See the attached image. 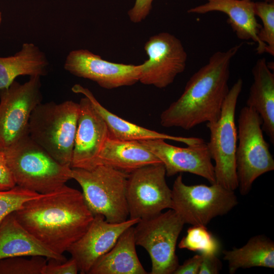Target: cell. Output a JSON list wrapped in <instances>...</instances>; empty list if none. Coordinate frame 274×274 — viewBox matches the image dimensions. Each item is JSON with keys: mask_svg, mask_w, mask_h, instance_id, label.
I'll return each mask as SVG.
<instances>
[{"mask_svg": "<svg viewBox=\"0 0 274 274\" xmlns=\"http://www.w3.org/2000/svg\"><path fill=\"white\" fill-rule=\"evenodd\" d=\"M265 1L271 2H273V0H265Z\"/></svg>", "mask_w": 274, "mask_h": 274, "instance_id": "d590c367", "label": "cell"}, {"mask_svg": "<svg viewBox=\"0 0 274 274\" xmlns=\"http://www.w3.org/2000/svg\"><path fill=\"white\" fill-rule=\"evenodd\" d=\"M13 213L38 241L60 255L85 232L94 216L82 193L66 185L25 202Z\"/></svg>", "mask_w": 274, "mask_h": 274, "instance_id": "6da1fadb", "label": "cell"}, {"mask_svg": "<svg viewBox=\"0 0 274 274\" xmlns=\"http://www.w3.org/2000/svg\"><path fill=\"white\" fill-rule=\"evenodd\" d=\"M41 256L60 261L66 260L42 244L18 221L14 213L0 223V259L16 256Z\"/></svg>", "mask_w": 274, "mask_h": 274, "instance_id": "d6986e66", "label": "cell"}, {"mask_svg": "<svg viewBox=\"0 0 274 274\" xmlns=\"http://www.w3.org/2000/svg\"><path fill=\"white\" fill-rule=\"evenodd\" d=\"M144 50L148 58L141 64L139 79L144 85L166 88L186 68L187 52L181 41L170 33L151 36L145 44Z\"/></svg>", "mask_w": 274, "mask_h": 274, "instance_id": "7c38bea8", "label": "cell"}, {"mask_svg": "<svg viewBox=\"0 0 274 274\" xmlns=\"http://www.w3.org/2000/svg\"><path fill=\"white\" fill-rule=\"evenodd\" d=\"M153 0H135L133 6L128 11L130 20L138 23L145 20L150 14Z\"/></svg>", "mask_w": 274, "mask_h": 274, "instance_id": "f546056e", "label": "cell"}, {"mask_svg": "<svg viewBox=\"0 0 274 274\" xmlns=\"http://www.w3.org/2000/svg\"><path fill=\"white\" fill-rule=\"evenodd\" d=\"M16 185L44 194L72 178V168L60 164L27 134L3 150Z\"/></svg>", "mask_w": 274, "mask_h": 274, "instance_id": "3957f363", "label": "cell"}, {"mask_svg": "<svg viewBox=\"0 0 274 274\" xmlns=\"http://www.w3.org/2000/svg\"><path fill=\"white\" fill-rule=\"evenodd\" d=\"M254 2L252 0H207L203 4L188 10L190 14H204L212 12H220L227 17L229 24L237 37L242 40L253 41L257 44L256 52H265L266 45L258 37L261 27L256 18Z\"/></svg>", "mask_w": 274, "mask_h": 274, "instance_id": "e0dca14e", "label": "cell"}, {"mask_svg": "<svg viewBox=\"0 0 274 274\" xmlns=\"http://www.w3.org/2000/svg\"><path fill=\"white\" fill-rule=\"evenodd\" d=\"M42 195L18 185L9 190L0 191V223L8 215L19 209L25 202Z\"/></svg>", "mask_w": 274, "mask_h": 274, "instance_id": "83f0119b", "label": "cell"}, {"mask_svg": "<svg viewBox=\"0 0 274 274\" xmlns=\"http://www.w3.org/2000/svg\"><path fill=\"white\" fill-rule=\"evenodd\" d=\"M202 258L201 253L194 255L183 264H179L173 274H198Z\"/></svg>", "mask_w": 274, "mask_h": 274, "instance_id": "d6a6232c", "label": "cell"}, {"mask_svg": "<svg viewBox=\"0 0 274 274\" xmlns=\"http://www.w3.org/2000/svg\"><path fill=\"white\" fill-rule=\"evenodd\" d=\"M202 256L198 274H217L222 268V263L216 254L201 253Z\"/></svg>", "mask_w": 274, "mask_h": 274, "instance_id": "4dcf8cb0", "label": "cell"}, {"mask_svg": "<svg viewBox=\"0 0 274 274\" xmlns=\"http://www.w3.org/2000/svg\"><path fill=\"white\" fill-rule=\"evenodd\" d=\"M72 90L86 97L94 109L106 122L109 131V136L118 140L142 141L154 139L172 140L184 143L187 146L197 143L202 139L194 137L173 136L157 132L131 123L113 114L103 107L88 88L80 84H75Z\"/></svg>", "mask_w": 274, "mask_h": 274, "instance_id": "ac0fdd59", "label": "cell"}, {"mask_svg": "<svg viewBox=\"0 0 274 274\" xmlns=\"http://www.w3.org/2000/svg\"><path fill=\"white\" fill-rule=\"evenodd\" d=\"M40 76L0 90V142L3 150L28 134L32 112L42 99Z\"/></svg>", "mask_w": 274, "mask_h": 274, "instance_id": "30bf717a", "label": "cell"}, {"mask_svg": "<svg viewBox=\"0 0 274 274\" xmlns=\"http://www.w3.org/2000/svg\"><path fill=\"white\" fill-rule=\"evenodd\" d=\"M163 164L146 166L128 175L126 200L130 219L145 220L172 206V189Z\"/></svg>", "mask_w": 274, "mask_h": 274, "instance_id": "8fae6325", "label": "cell"}, {"mask_svg": "<svg viewBox=\"0 0 274 274\" xmlns=\"http://www.w3.org/2000/svg\"><path fill=\"white\" fill-rule=\"evenodd\" d=\"M79 113L72 100L39 104L32 112L28 134L60 164L71 167Z\"/></svg>", "mask_w": 274, "mask_h": 274, "instance_id": "277c9868", "label": "cell"}, {"mask_svg": "<svg viewBox=\"0 0 274 274\" xmlns=\"http://www.w3.org/2000/svg\"><path fill=\"white\" fill-rule=\"evenodd\" d=\"M43 274H77L79 271L77 264L72 257L64 261L49 259Z\"/></svg>", "mask_w": 274, "mask_h": 274, "instance_id": "f1b7e54d", "label": "cell"}, {"mask_svg": "<svg viewBox=\"0 0 274 274\" xmlns=\"http://www.w3.org/2000/svg\"><path fill=\"white\" fill-rule=\"evenodd\" d=\"M253 81L246 106L256 111L262 121V129L274 144V74L265 58L258 59L252 70Z\"/></svg>", "mask_w": 274, "mask_h": 274, "instance_id": "44dd1931", "label": "cell"}, {"mask_svg": "<svg viewBox=\"0 0 274 274\" xmlns=\"http://www.w3.org/2000/svg\"><path fill=\"white\" fill-rule=\"evenodd\" d=\"M243 86V80L238 78L229 90L219 118L207 123L210 131V140L207 143L211 158L215 162V183L233 191L238 188L235 163L237 131L235 114Z\"/></svg>", "mask_w": 274, "mask_h": 274, "instance_id": "ba28073f", "label": "cell"}, {"mask_svg": "<svg viewBox=\"0 0 274 274\" xmlns=\"http://www.w3.org/2000/svg\"><path fill=\"white\" fill-rule=\"evenodd\" d=\"M64 68L73 75L93 81L107 89L133 85L139 82L141 72V64L110 62L86 49L71 51Z\"/></svg>", "mask_w": 274, "mask_h": 274, "instance_id": "4fadbf2b", "label": "cell"}, {"mask_svg": "<svg viewBox=\"0 0 274 274\" xmlns=\"http://www.w3.org/2000/svg\"><path fill=\"white\" fill-rule=\"evenodd\" d=\"M139 220L127 219L120 223L108 222L101 215H94L85 232L67 249L81 273H88L97 259L115 244L120 235Z\"/></svg>", "mask_w": 274, "mask_h": 274, "instance_id": "9a60e30c", "label": "cell"}, {"mask_svg": "<svg viewBox=\"0 0 274 274\" xmlns=\"http://www.w3.org/2000/svg\"><path fill=\"white\" fill-rule=\"evenodd\" d=\"M49 62L44 52L33 43H24L12 56L0 57V90L7 88L20 76H45Z\"/></svg>", "mask_w": 274, "mask_h": 274, "instance_id": "603a6c76", "label": "cell"}, {"mask_svg": "<svg viewBox=\"0 0 274 274\" xmlns=\"http://www.w3.org/2000/svg\"><path fill=\"white\" fill-rule=\"evenodd\" d=\"M238 203L234 191L214 183L188 185L180 174L172 189V206L184 224L207 226L214 218L224 215Z\"/></svg>", "mask_w": 274, "mask_h": 274, "instance_id": "8992f818", "label": "cell"}, {"mask_svg": "<svg viewBox=\"0 0 274 274\" xmlns=\"http://www.w3.org/2000/svg\"><path fill=\"white\" fill-rule=\"evenodd\" d=\"M134 226L120 235L114 246L94 263L88 274L148 273L136 253Z\"/></svg>", "mask_w": 274, "mask_h": 274, "instance_id": "7402d4cb", "label": "cell"}, {"mask_svg": "<svg viewBox=\"0 0 274 274\" xmlns=\"http://www.w3.org/2000/svg\"><path fill=\"white\" fill-rule=\"evenodd\" d=\"M79 113L71 167L90 170L97 165L101 149L109 136L108 126L86 97L79 103Z\"/></svg>", "mask_w": 274, "mask_h": 274, "instance_id": "2e32d148", "label": "cell"}, {"mask_svg": "<svg viewBox=\"0 0 274 274\" xmlns=\"http://www.w3.org/2000/svg\"><path fill=\"white\" fill-rule=\"evenodd\" d=\"M72 169V178L80 185L85 203L94 216L102 215L114 223L128 219L126 193L129 174L102 164L90 170Z\"/></svg>", "mask_w": 274, "mask_h": 274, "instance_id": "5b68a950", "label": "cell"}, {"mask_svg": "<svg viewBox=\"0 0 274 274\" xmlns=\"http://www.w3.org/2000/svg\"><path fill=\"white\" fill-rule=\"evenodd\" d=\"M45 258L35 256L29 259L22 256L0 259V274H43L47 262Z\"/></svg>", "mask_w": 274, "mask_h": 274, "instance_id": "4316f807", "label": "cell"}, {"mask_svg": "<svg viewBox=\"0 0 274 274\" xmlns=\"http://www.w3.org/2000/svg\"><path fill=\"white\" fill-rule=\"evenodd\" d=\"M254 10L256 16L262 21L258 37L266 45L265 52L274 55V2H254Z\"/></svg>", "mask_w": 274, "mask_h": 274, "instance_id": "484cf974", "label": "cell"}, {"mask_svg": "<svg viewBox=\"0 0 274 274\" xmlns=\"http://www.w3.org/2000/svg\"><path fill=\"white\" fill-rule=\"evenodd\" d=\"M2 21V13L0 12V25L1 24Z\"/></svg>", "mask_w": 274, "mask_h": 274, "instance_id": "836d02e7", "label": "cell"}, {"mask_svg": "<svg viewBox=\"0 0 274 274\" xmlns=\"http://www.w3.org/2000/svg\"><path fill=\"white\" fill-rule=\"evenodd\" d=\"M237 123L236 170L238 188L245 195L255 180L274 170V159L264 138L262 121L258 114L246 106L240 111Z\"/></svg>", "mask_w": 274, "mask_h": 274, "instance_id": "52a82bcc", "label": "cell"}, {"mask_svg": "<svg viewBox=\"0 0 274 274\" xmlns=\"http://www.w3.org/2000/svg\"><path fill=\"white\" fill-rule=\"evenodd\" d=\"M180 249H185L200 253L217 254L220 250L218 240L202 225H192L179 243Z\"/></svg>", "mask_w": 274, "mask_h": 274, "instance_id": "d4e9b609", "label": "cell"}, {"mask_svg": "<svg viewBox=\"0 0 274 274\" xmlns=\"http://www.w3.org/2000/svg\"><path fill=\"white\" fill-rule=\"evenodd\" d=\"M16 186L7 164L4 152L0 150V191L9 190Z\"/></svg>", "mask_w": 274, "mask_h": 274, "instance_id": "1f68e13d", "label": "cell"}, {"mask_svg": "<svg viewBox=\"0 0 274 274\" xmlns=\"http://www.w3.org/2000/svg\"><path fill=\"white\" fill-rule=\"evenodd\" d=\"M223 253L231 274L239 268H274V243L264 235L254 236L243 247L224 251Z\"/></svg>", "mask_w": 274, "mask_h": 274, "instance_id": "cb8c5ba5", "label": "cell"}, {"mask_svg": "<svg viewBox=\"0 0 274 274\" xmlns=\"http://www.w3.org/2000/svg\"><path fill=\"white\" fill-rule=\"evenodd\" d=\"M140 142L161 161L166 176L189 173L204 178L211 184L215 183L214 165L207 143L203 140L185 148L169 144L163 139Z\"/></svg>", "mask_w": 274, "mask_h": 274, "instance_id": "5bb4252c", "label": "cell"}, {"mask_svg": "<svg viewBox=\"0 0 274 274\" xmlns=\"http://www.w3.org/2000/svg\"><path fill=\"white\" fill-rule=\"evenodd\" d=\"M242 44L218 51L189 78L182 94L160 116L164 127L190 130L220 117L229 88L230 65Z\"/></svg>", "mask_w": 274, "mask_h": 274, "instance_id": "7a4b0ae2", "label": "cell"}, {"mask_svg": "<svg viewBox=\"0 0 274 274\" xmlns=\"http://www.w3.org/2000/svg\"><path fill=\"white\" fill-rule=\"evenodd\" d=\"M160 163L159 158L140 141L121 140L110 136L97 159V165L109 166L127 174L146 166Z\"/></svg>", "mask_w": 274, "mask_h": 274, "instance_id": "ffe728a7", "label": "cell"}, {"mask_svg": "<svg viewBox=\"0 0 274 274\" xmlns=\"http://www.w3.org/2000/svg\"><path fill=\"white\" fill-rule=\"evenodd\" d=\"M184 224L169 209L152 218L139 220L135 225V244L144 248L150 256V274H173L179 264L176 249Z\"/></svg>", "mask_w": 274, "mask_h": 274, "instance_id": "9c48e42d", "label": "cell"}, {"mask_svg": "<svg viewBox=\"0 0 274 274\" xmlns=\"http://www.w3.org/2000/svg\"><path fill=\"white\" fill-rule=\"evenodd\" d=\"M3 150V147L1 144V143L0 142V150Z\"/></svg>", "mask_w": 274, "mask_h": 274, "instance_id": "e575fe53", "label": "cell"}]
</instances>
